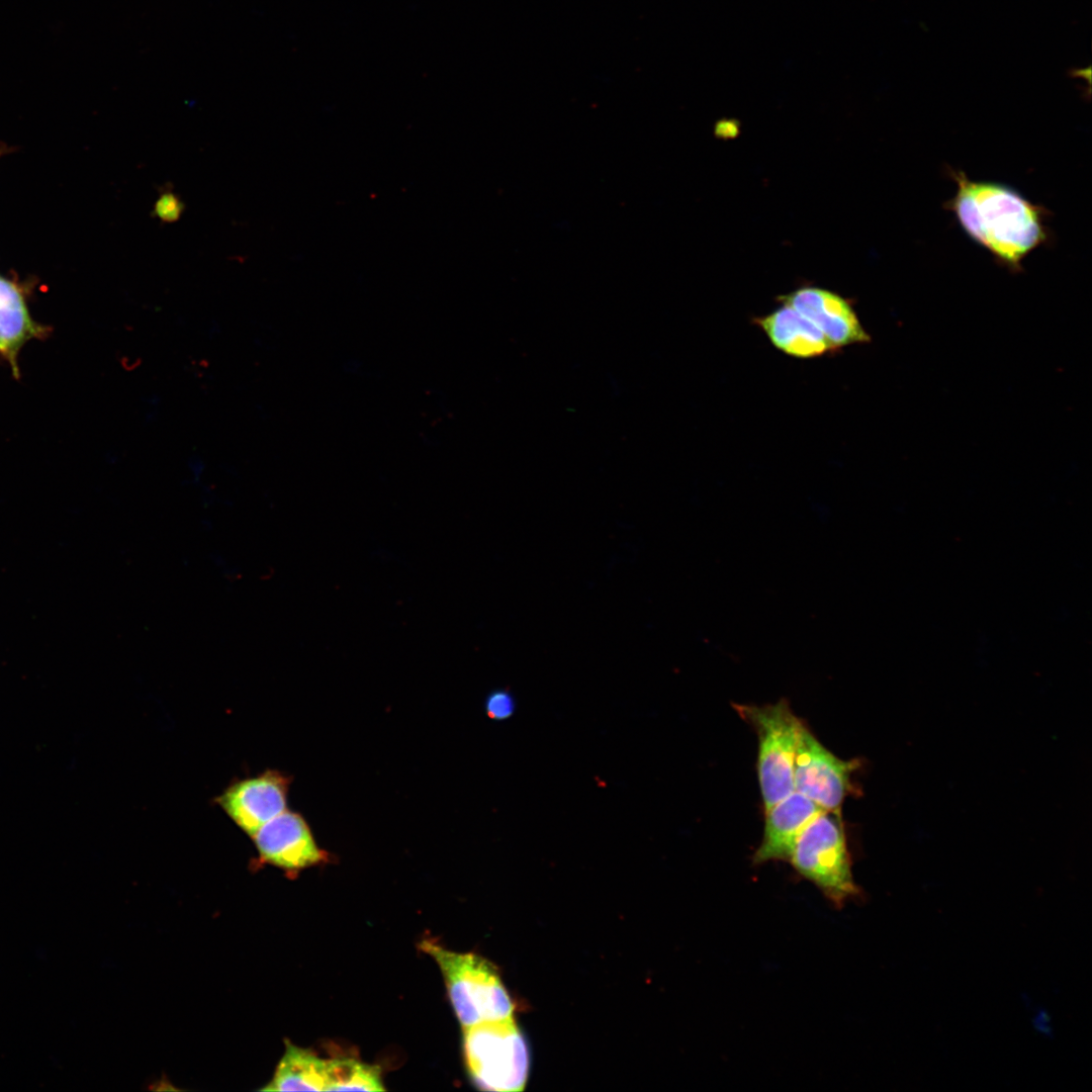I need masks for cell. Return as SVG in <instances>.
<instances>
[{
	"label": "cell",
	"instance_id": "6da1fadb",
	"mask_svg": "<svg viewBox=\"0 0 1092 1092\" xmlns=\"http://www.w3.org/2000/svg\"><path fill=\"white\" fill-rule=\"evenodd\" d=\"M951 176L958 188L946 207L964 232L1005 267L1019 270L1048 239L1043 208L1009 186L970 180L963 172Z\"/></svg>",
	"mask_w": 1092,
	"mask_h": 1092
},
{
	"label": "cell",
	"instance_id": "7a4b0ae2",
	"mask_svg": "<svg viewBox=\"0 0 1092 1092\" xmlns=\"http://www.w3.org/2000/svg\"><path fill=\"white\" fill-rule=\"evenodd\" d=\"M420 948L439 966L463 1028L513 1016V1001L490 962L475 953L450 950L435 939L422 940Z\"/></svg>",
	"mask_w": 1092,
	"mask_h": 1092
},
{
	"label": "cell",
	"instance_id": "3957f363",
	"mask_svg": "<svg viewBox=\"0 0 1092 1092\" xmlns=\"http://www.w3.org/2000/svg\"><path fill=\"white\" fill-rule=\"evenodd\" d=\"M463 1051L470 1078L479 1089L524 1090L530 1053L513 1016L463 1028Z\"/></svg>",
	"mask_w": 1092,
	"mask_h": 1092
},
{
	"label": "cell",
	"instance_id": "277c9868",
	"mask_svg": "<svg viewBox=\"0 0 1092 1092\" xmlns=\"http://www.w3.org/2000/svg\"><path fill=\"white\" fill-rule=\"evenodd\" d=\"M788 861L835 906L858 894L841 812H820L800 834Z\"/></svg>",
	"mask_w": 1092,
	"mask_h": 1092
},
{
	"label": "cell",
	"instance_id": "5b68a950",
	"mask_svg": "<svg viewBox=\"0 0 1092 1092\" xmlns=\"http://www.w3.org/2000/svg\"><path fill=\"white\" fill-rule=\"evenodd\" d=\"M734 709L758 739L757 776L765 813L795 791L794 761L802 720L786 699L762 706L736 704Z\"/></svg>",
	"mask_w": 1092,
	"mask_h": 1092
},
{
	"label": "cell",
	"instance_id": "8992f818",
	"mask_svg": "<svg viewBox=\"0 0 1092 1092\" xmlns=\"http://www.w3.org/2000/svg\"><path fill=\"white\" fill-rule=\"evenodd\" d=\"M858 765L856 759L843 760L830 752L801 721L794 761L795 791L823 810L841 812L844 799L855 792L851 779Z\"/></svg>",
	"mask_w": 1092,
	"mask_h": 1092
},
{
	"label": "cell",
	"instance_id": "52a82bcc",
	"mask_svg": "<svg viewBox=\"0 0 1092 1092\" xmlns=\"http://www.w3.org/2000/svg\"><path fill=\"white\" fill-rule=\"evenodd\" d=\"M251 838L257 850V866L269 864L290 877L330 860V854L317 845L305 819L296 812L285 810Z\"/></svg>",
	"mask_w": 1092,
	"mask_h": 1092
},
{
	"label": "cell",
	"instance_id": "ba28073f",
	"mask_svg": "<svg viewBox=\"0 0 1092 1092\" xmlns=\"http://www.w3.org/2000/svg\"><path fill=\"white\" fill-rule=\"evenodd\" d=\"M292 778L276 769L234 782L215 802L247 835L252 837L264 824L287 807Z\"/></svg>",
	"mask_w": 1092,
	"mask_h": 1092
},
{
	"label": "cell",
	"instance_id": "9c48e42d",
	"mask_svg": "<svg viewBox=\"0 0 1092 1092\" xmlns=\"http://www.w3.org/2000/svg\"><path fill=\"white\" fill-rule=\"evenodd\" d=\"M779 301L811 322L838 351L871 342L850 301L833 291L803 286L780 296Z\"/></svg>",
	"mask_w": 1092,
	"mask_h": 1092
},
{
	"label": "cell",
	"instance_id": "30bf717a",
	"mask_svg": "<svg viewBox=\"0 0 1092 1092\" xmlns=\"http://www.w3.org/2000/svg\"><path fill=\"white\" fill-rule=\"evenodd\" d=\"M823 809L794 791L765 812L762 840L752 855L755 864L771 860L788 861L805 827Z\"/></svg>",
	"mask_w": 1092,
	"mask_h": 1092
},
{
	"label": "cell",
	"instance_id": "8fae6325",
	"mask_svg": "<svg viewBox=\"0 0 1092 1092\" xmlns=\"http://www.w3.org/2000/svg\"><path fill=\"white\" fill-rule=\"evenodd\" d=\"M753 324L778 350L791 357L810 359L838 351L811 322L786 304L754 317Z\"/></svg>",
	"mask_w": 1092,
	"mask_h": 1092
},
{
	"label": "cell",
	"instance_id": "7c38bea8",
	"mask_svg": "<svg viewBox=\"0 0 1092 1092\" xmlns=\"http://www.w3.org/2000/svg\"><path fill=\"white\" fill-rule=\"evenodd\" d=\"M325 1063L312 1052L286 1041L272 1079L262 1091H325Z\"/></svg>",
	"mask_w": 1092,
	"mask_h": 1092
},
{
	"label": "cell",
	"instance_id": "4fadbf2b",
	"mask_svg": "<svg viewBox=\"0 0 1092 1092\" xmlns=\"http://www.w3.org/2000/svg\"><path fill=\"white\" fill-rule=\"evenodd\" d=\"M33 332L21 292L13 283L0 277V351L13 357Z\"/></svg>",
	"mask_w": 1092,
	"mask_h": 1092
},
{
	"label": "cell",
	"instance_id": "5bb4252c",
	"mask_svg": "<svg viewBox=\"0 0 1092 1092\" xmlns=\"http://www.w3.org/2000/svg\"><path fill=\"white\" fill-rule=\"evenodd\" d=\"M325 1091H382L380 1069L353 1059L325 1063Z\"/></svg>",
	"mask_w": 1092,
	"mask_h": 1092
},
{
	"label": "cell",
	"instance_id": "9a60e30c",
	"mask_svg": "<svg viewBox=\"0 0 1092 1092\" xmlns=\"http://www.w3.org/2000/svg\"><path fill=\"white\" fill-rule=\"evenodd\" d=\"M185 208L184 202L170 186L161 189L154 208V217L164 223H173L179 220Z\"/></svg>",
	"mask_w": 1092,
	"mask_h": 1092
},
{
	"label": "cell",
	"instance_id": "2e32d148",
	"mask_svg": "<svg viewBox=\"0 0 1092 1092\" xmlns=\"http://www.w3.org/2000/svg\"><path fill=\"white\" fill-rule=\"evenodd\" d=\"M486 715L493 720L502 721L509 719L516 710V702L511 693L506 690L492 691L485 699Z\"/></svg>",
	"mask_w": 1092,
	"mask_h": 1092
}]
</instances>
